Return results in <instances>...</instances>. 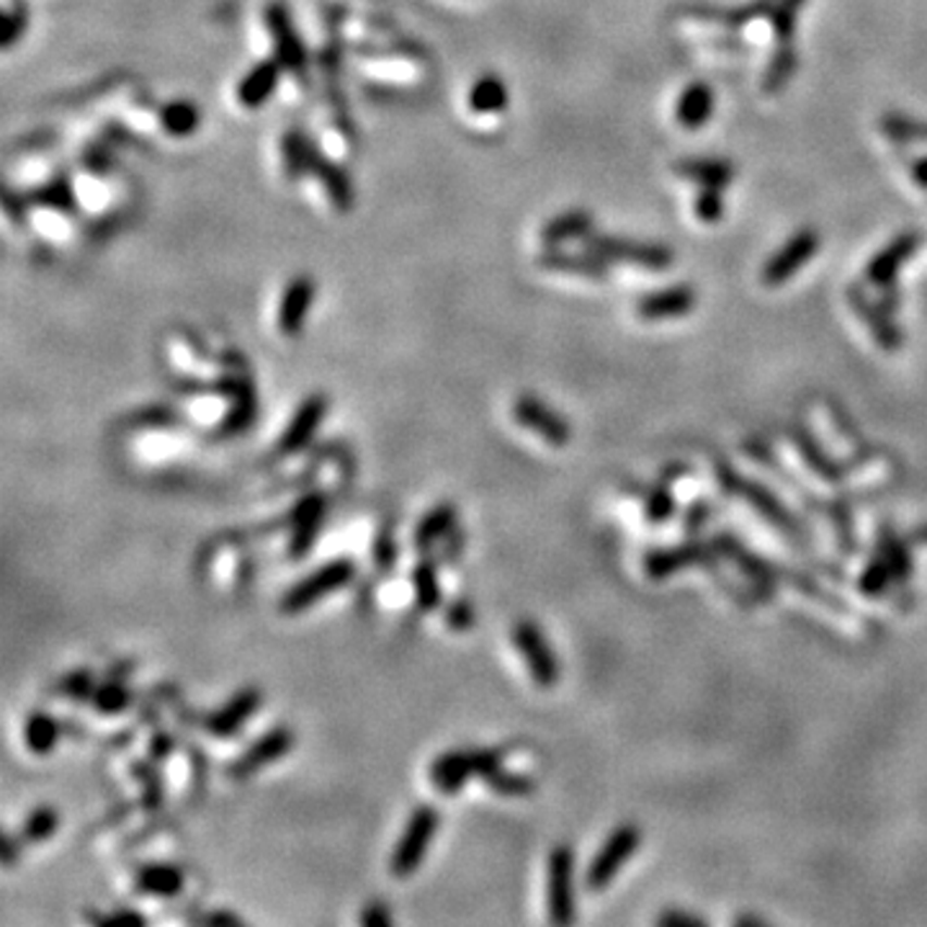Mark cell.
<instances>
[{
  "label": "cell",
  "mask_w": 927,
  "mask_h": 927,
  "mask_svg": "<svg viewBox=\"0 0 927 927\" xmlns=\"http://www.w3.org/2000/svg\"><path fill=\"white\" fill-rule=\"evenodd\" d=\"M508 107V90L498 75H485L483 80L474 83L469 93V109L479 116L500 114Z\"/></svg>",
  "instance_id": "obj_31"
},
{
  "label": "cell",
  "mask_w": 927,
  "mask_h": 927,
  "mask_svg": "<svg viewBox=\"0 0 927 927\" xmlns=\"http://www.w3.org/2000/svg\"><path fill=\"white\" fill-rule=\"evenodd\" d=\"M24 21H26V16H24V11L21 13H16V11H5V26H3V45L5 47H11L13 41H16V37L21 32H24Z\"/></svg>",
  "instance_id": "obj_51"
},
{
  "label": "cell",
  "mask_w": 927,
  "mask_h": 927,
  "mask_svg": "<svg viewBox=\"0 0 927 927\" xmlns=\"http://www.w3.org/2000/svg\"><path fill=\"white\" fill-rule=\"evenodd\" d=\"M693 209H696V217L709 222V225L719 222L724 217L722 188H701L699 197L693 201Z\"/></svg>",
  "instance_id": "obj_45"
},
{
  "label": "cell",
  "mask_w": 927,
  "mask_h": 927,
  "mask_svg": "<svg viewBox=\"0 0 927 927\" xmlns=\"http://www.w3.org/2000/svg\"><path fill=\"white\" fill-rule=\"evenodd\" d=\"M266 18H268V29H271V34H274V41H276L278 62H281V65L289 67V70H302L304 67V47L299 45V37L295 34V29H291L287 9H284V5H278V3L271 5Z\"/></svg>",
  "instance_id": "obj_20"
},
{
  "label": "cell",
  "mask_w": 927,
  "mask_h": 927,
  "mask_svg": "<svg viewBox=\"0 0 927 927\" xmlns=\"http://www.w3.org/2000/svg\"><path fill=\"white\" fill-rule=\"evenodd\" d=\"M693 306H696L693 287L680 284V287H667L662 291H652V295L641 297L637 304V315L641 320H650V323H657V320L691 315Z\"/></svg>",
  "instance_id": "obj_16"
},
{
  "label": "cell",
  "mask_w": 927,
  "mask_h": 927,
  "mask_svg": "<svg viewBox=\"0 0 927 927\" xmlns=\"http://www.w3.org/2000/svg\"><path fill=\"white\" fill-rule=\"evenodd\" d=\"M539 263H541V268L560 271V274H573V276H585V278H605L609 276V271H605L609 263L601 261L598 255H592L590 250L585 255H577V253H562V250L549 248V253H543L539 258Z\"/></svg>",
  "instance_id": "obj_25"
},
{
  "label": "cell",
  "mask_w": 927,
  "mask_h": 927,
  "mask_svg": "<svg viewBox=\"0 0 927 927\" xmlns=\"http://www.w3.org/2000/svg\"><path fill=\"white\" fill-rule=\"evenodd\" d=\"M806 0H778L771 9V24L773 34H776L778 45H789L793 32H797V13Z\"/></svg>",
  "instance_id": "obj_39"
},
{
  "label": "cell",
  "mask_w": 927,
  "mask_h": 927,
  "mask_svg": "<svg viewBox=\"0 0 927 927\" xmlns=\"http://www.w3.org/2000/svg\"><path fill=\"white\" fill-rule=\"evenodd\" d=\"M135 889L139 894L176 897L184 889V874H180V868L171 866V863H152V866L137 870Z\"/></svg>",
  "instance_id": "obj_27"
},
{
  "label": "cell",
  "mask_w": 927,
  "mask_h": 927,
  "mask_svg": "<svg viewBox=\"0 0 927 927\" xmlns=\"http://www.w3.org/2000/svg\"><path fill=\"white\" fill-rule=\"evenodd\" d=\"M413 588H415V603L423 613L436 611L438 605H441V582H438L436 562L421 560L415 564Z\"/></svg>",
  "instance_id": "obj_32"
},
{
  "label": "cell",
  "mask_w": 927,
  "mask_h": 927,
  "mask_svg": "<svg viewBox=\"0 0 927 927\" xmlns=\"http://www.w3.org/2000/svg\"><path fill=\"white\" fill-rule=\"evenodd\" d=\"M291 748H295V731L287 727H274L268 729L266 735L258 737L248 750H242L240 755L229 763L227 773L233 778H248L261 768H266L274 760L287 755Z\"/></svg>",
  "instance_id": "obj_9"
},
{
  "label": "cell",
  "mask_w": 927,
  "mask_h": 927,
  "mask_svg": "<svg viewBox=\"0 0 927 927\" xmlns=\"http://www.w3.org/2000/svg\"><path fill=\"white\" fill-rule=\"evenodd\" d=\"M99 923L101 925H145L148 919L139 915V912H116V915L101 917Z\"/></svg>",
  "instance_id": "obj_56"
},
{
  "label": "cell",
  "mask_w": 927,
  "mask_h": 927,
  "mask_svg": "<svg viewBox=\"0 0 927 927\" xmlns=\"http://www.w3.org/2000/svg\"><path fill=\"white\" fill-rule=\"evenodd\" d=\"M878 543L884 547V552L889 556L891 573H894V582L907 585L912 577V556H910V543L902 541L891 526H881V539Z\"/></svg>",
  "instance_id": "obj_35"
},
{
  "label": "cell",
  "mask_w": 927,
  "mask_h": 927,
  "mask_svg": "<svg viewBox=\"0 0 927 927\" xmlns=\"http://www.w3.org/2000/svg\"><path fill=\"white\" fill-rule=\"evenodd\" d=\"M374 552H376V562H379L381 569L394 567V562H397V547H394V541L389 539L387 534L379 536V541H376Z\"/></svg>",
  "instance_id": "obj_52"
},
{
  "label": "cell",
  "mask_w": 927,
  "mask_h": 927,
  "mask_svg": "<svg viewBox=\"0 0 927 927\" xmlns=\"http://www.w3.org/2000/svg\"><path fill=\"white\" fill-rule=\"evenodd\" d=\"M60 827V814L52 806H39L34 810L24 822V829L18 832V838L24 842H45L50 840Z\"/></svg>",
  "instance_id": "obj_37"
},
{
  "label": "cell",
  "mask_w": 927,
  "mask_h": 927,
  "mask_svg": "<svg viewBox=\"0 0 927 927\" xmlns=\"http://www.w3.org/2000/svg\"><path fill=\"white\" fill-rule=\"evenodd\" d=\"M278 73H281V62H261V65L250 70L246 78L240 80V86H237V101L246 109L263 107V101L276 90Z\"/></svg>",
  "instance_id": "obj_24"
},
{
  "label": "cell",
  "mask_w": 927,
  "mask_h": 927,
  "mask_svg": "<svg viewBox=\"0 0 927 927\" xmlns=\"http://www.w3.org/2000/svg\"><path fill=\"white\" fill-rule=\"evenodd\" d=\"M714 114V90L706 83H693L680 93L675 118L682 129H701Z\"/></svg>",
  "instance_id": "obj_23"
},
{
  "label": "cell",
  "mask_w": 927,
  "mask_h": 927,
  "mask_svg": "<svg viewBox=\"0 0 927 927\" xmlns=\"http://www.w3.org/2000/svg\"><path fill=\"white\" fill-rule=\"evenodd\" d=\"M129 699H131V693L127 691V686H124V682L109 680V682H101V686L96 688V693H93V699H90V703H93V709L101 711V714H118V711H124L129 706Z\"/></svg>",
  "instance_id": "obj_41"
},
{
  "label": "cell",
  "mask_w": 927,
  "mask_h": 927,
  "mask_svg": "<svg viewBox=\"0 0 927 927\" xmlns=\"http://www.w3.org/2000/svg\"><path fill=\"white\" fill-rule=\"evenodd\" d=\"M714 560H716L714 543L688 541V543H680V547L662 549V552H652L650 556H647L644 569H647V575L652 577V580H665V577L680 573V569H686V567H693V564L711 567Z\"/></svg>",
  "instance_id": "obj_11"
},
{
  "label": "cell",
  "mask_w": 927,
  "mask_h": 927,
  "mask_svg": "<svg viewBox=\"0 0 927 927\" xmlns=\"http://www.w3.org/2000/svg\"><path fill=\"white\" fill-rule=\"evenodd\" d=\"M18 853H21V845L16 842V838H13V835H5V840H3V863L5 866H13Z\"/></svg>",
  "instance_id": "obj_57"
},
{
  "label": "cell",
  "mask_w": 927,
  "mask_h": 927,
  "mask_svg": "<svg viewBox=\"0 0 927 927\" xmlns=\"http://www.w3.org/2000/svg\"><path fill=\"white\" fill-rule=\"evenodd\" d=\"M513 644L523 654V662H526L536 686L554 688L556 680H560V660H556L552 647H549V639L543 637L541 626L523 618V622L513 626Z\"/></svg>",
  "instance_id": "obj_7"
},
{
  "label": "cell",
  "mask_w": 927,
  "mask_h": 927,
  "mask_svg": "<svg viewBox=\"0 0 927 927\" xmlns=\"http://www.w3.org/2000/svg\"><path fill=\"white\" fill-rule=\"evenodd\" d=\"M912 541H917V543H927V523H925V526L915 528V534H912Z\"/></svg>",
  "instance_id": "obj_61"
},
{
  "label": "cell",
  "mask_w": 927,
  "mask_h": 927,
  "mask_svg": "<svg viewBox=\"0 0 927 927\" xmlns=\"http://www.w3.org/2000/svg\"><path fill=\"white\" fill-rule=\"evenodd\" d=\"M832 513L835 531H838V547L842 554L855 552V531H853V518H850V508L845 503H832L829 505Z\"/></svg>",
  "instance_id": "obj_44"
},
{
  "label": "cell",
  "mask_w": 927,
  "mask_h": 927,
  "mask_svg": "<svg viewBox=\"0 0 927 927\" xmlns=\"http://www.w3.org/2000/svg\"><path fill=\"white\" fill-rule=\"evenodd\" d=\"M310 171L315 173V176L320 180H323L325 191L330 193L333 204H336L338 209H343V212H346L348 204H351V201H353V193H351V186H348V178L343 176V173H340L333 163H327V160L320 158L317 152H312Z\"/></svg>",
  "instance_id": "obj_33"
},
{
  "label": "cell",
  "mask_w": 927,
  "mask_h": 927,
  "mask_svg": "<svg viewBox=\"0 0 927 927\" xmlns=\"http://www.w3.org/2000/svg\"><path fill=\"white\" fill-rule=\"evenodd\" d=\"M884 135L894 139L899 145H912V142H927V124L910 118L904 114H889L881 122Z\"/></svg>",
  "instance_id": "obj_38"
},
{
  "label": "cell",
  "mask_w": 927,
  "mask_h": 927,
  "mask_svg": "<svg viewBox=\"0 0 927 927\" xmlns=\"http://www.w3.org/2000/svg\"><path fill=\"white\" fill-rule=\"evenodd\" d=\"M163 127L176 137H184V135H191V131H197V127H199L197 107H191V103H186V101H176V103H171V107H165L163 109Z\"/></svg>",
  "instance_id": "obj_40"
},
{
  "label": "cell",
  "mask_w": 927,
  "mask_h": 927,
  "mask_svg": "<svg viewBox=\"0 0 927 927\" xmlns=\"http://www.w3.org/2000/svg\"><path fill=\"white\" fill-rule=\"evenodd\" d=\"M454 528H456V505L441 503V505L430 508V511L425 513L415 526V536H413L415 549L425 552V549L434 547L436 541L446 539V536L454 531Z\"/></svg>",
  "instance_id": "obj_28"
},
{
  "label": "cell",
  "mask_w": 927,
  "mask_h": 927,
  "mask_svg": "<svg viewBox=\"0 0 927 927\" xmlns=\"http://www.w3.org/2000/svg\"><path fill=\"white\" fill-rule=\"evenodd\" d=\"M131 773H135V776L142 780L145 806H148V810H155V806L160 804V799H163V786H160L158 771L152 768L150 763H145V760H137V763L131 765Z\"/></svg>",
  "instance_id": "obj_43"
},
{
  "label": "cell",
  "mask_w": 927,
  "mask_h": 927,
  "mask_svg": "<svg viewBox=\"0 0 927 927\" xmlns=\"http://www.w3.org/2000/svg\"><path fill=\"white\" fill-rule=\"evenodd\" d=\"M353 575H355V564L351 560H346V556L327 562L323 567H317L315 573L302 577V580L291 585V588L284 592L281 611L284 613L306 611L310 605L323 601L325 596H330V592H336L343 588V585L351 582Z\"/></svg>",
  "instance_id": "obj_2"
},
{
  "label": "cell",
  "mask_w": 927,
  "mask_h": 927,
  "mask_svg": "<svg viewBox=\"0 0 927 927\" xmlns=\"http://www.w3.org/2000/svg\"><path fill=\"white\" fill-rule=\"evenodd\" d=\"M325 513H327V500L320 492L304 498L302 503L295 508V515H291V539H289V554L295 556V560H302L304 554L312 552V547L317 543L320 531H323Z\"/></svg>",
  "instance_id": "obj_12"
},
{
  "label": "cell",
  "mask_w": 927,
  "mask_h": 927,
  "mask_svg": "<svg viewBox=\"0 0 927 927\" xmlns=\"http://www.w3.org/2000/svg\"><path fill=\"white\" fill-rule=\"evenodd\" d=\"M639 845H641V829L637 825L626 822V825L613 829L609 840L603 842V848L596 853V859L590 861L588 876H585L588 889L603 891L609 887L611 878L624 868V863L637 853Z\"/></svg>",
  "instance_id": "obj_6"
},
{
  "label": "cell",
  "mask_w": 927,
  "mask_h": 927,
  "mask_svg": "<svg viewBox=\"0 0 927 927\" xmlns=\"http://www.w3.org/2000/svg\"><path fill=\"white\" fill-rule=\"evenodd\" d=\"M706 518H709V505L706 503H696L691 511H688V518H686V531L688 534H696L699 531V528L703 526V523H706Z\"/></svg>",
  "instance_id": "obj_54"
},
{
  "label": "cell",
  "mask_w": 927,
  "mask_h": 927,
  "mask_svg": "<svg viewBox=\"0 0 927 927\" xmlns=\"http://www.w3.org/2000/svg\"><path fill=\"white\" fill-rule=\"evenodd\" d=\"M716 477H719V483L727 487L729 492H737L740 498L748 500V503L755 508L757 513H763L765 521L773 523L778 531H786L791 536V539L806 543L804 528H801L797 515H793L789 508L780 503V500L768 490V487H763L760 483H752V479L740 477V474L731 469L729 464H716Z\"/></svg>",
  "instance_id": "obj_1"
},
{
  "label": "cell",
  "mask_w": 927,
  "mask_h": 927,
  "mask_svg": "<svg viewBox=\"0 0 927 927\" xmlns=\"http://www.w3.org/2000/svg\"><path fill=\"white\" fill-rule=\"evenodd\" d=\"M848 302L855 310V315L868 325L870 336H874V340L884 348V351H897V348L902 346V333H899L894 320H891V312L884 310L881 304L870 302L866 291L861 287H850Z\"/></svg>",
  "instance_id": "obj_15"
},
{
  "label": "cell",
  "mask_w": 927,
  "mask_h": 927,
  "mask_svg": "<svg viewBox=\"0 0 927 927\" xmlns=\"http://www.w3.org/2000/svg\"><path fill=\"white\" fill-rule=\"evenodd\" d=\"M891 580H894V573H891L889 556H887V552H884L881 543H878L876 554L870 556V562L866 564V569H863V575H861V580H859V588H861L863 596L878 598V596H884V592L889 590Z\"/></svg>",
  "instance_id": "obj_34"
},
{
  "label": "cell",
  "mask_w": 927,
  "mask_h": 927,
  "mask_svg": "<svg viewBox=\"0 0 927 927\" xmlns=\"http://www.w3.org/2000/svg\"><path fill=\"white\" fill-rule=\"evenodd\" d=\"M261 701L263 696L258 688H242V691H237L225 706L217 709L212 716H209L204 722L206 731L214 737H233L235 731L255 714L258 706H261Z\"/></svg>",
  "instance_id": "obj_17"
},
{
  "label": "cell",
  "mask_w": 927,
  "mask_h": 927,
  "mask_svg": "<svg viewBox=\"0 0 927 927\" xmlns=\"http://www.w3.org/2000/svg\"><path fill=\"white\" fill-rule=\"evenodd\" d=\"M513 417L518 421L523 428L534 430L536 436L543 438L552 446H567L573 438L567 421L562 415H556L547 402H541L534 394H521L513 405Z\"/></svg>",
  "instance_id": "obj_10"
},
{
  "label": "cell",
  "mask_w": 927,
  "mask_h": 927,
  "mask_svg": "<svg viewBox=\"0 0 927 927\" xmlns=\"http://www.w3.org/2000/svg\"><path fill=\"white\" fill-rule=\"evenodd\" d=\"M327 413V397L325 394H312L306 397L302 405L297 408L295 417H291L287 430H284L281 441H278V454H297L302 451L306 443L312 441L317 434L320 423Z\"/></svg>",
  "instance_id": "obj_13"
},
{
  "label": "cell",
  "mask_w": 927,
  "mask_h": 927,
  "mask_svg": "<svg viewBox=\"0 0 927 927\" xmlns=\"http://www.w3.org/2000/svg\"><path fill=\"white\" fill-rule=\"evenodd\" d=\"M675 173L693 180V184L701 188H722V191L735 180V165L722 158L680 160V163L675 165Z\"/></svg>",
  "instance_id": "obj_21"
},
{
  "label": "cell",
  "mask_w": 927,
  "mask_h": 927,
  "mask_svg": "<svg viewBox=\"0 0 927 927\" xmlns=\"http://www.w3.org/2000/svg\"><path fill=\"white\" fill-rule=\"evenodd\" d=\"M204 923H209V925H237L240 923V917L237 915H229V912H217V915H209V917H204Z\"/></svg>",
  "instance_id": "obj_59"
},
{
  "label": "cell",
  "mask_w": 927,
  "mask_h": 927,
  "mask_svg": "<svg viewBox=\"0 0 927 927\" xmlns=\"http://www.w3.org/2000/svg\"><path fill=\"white\" fill-rule=\"evenodd\" d=\"M912 178L923 188H927V158L915 160V165H912Z\"/></svg>",
  "instance_id": "obj_58"
},
{
  "label": "cell",
  "mask_w": 927,
  "mask_h": 927,
  "mask_svg": "<svg viewBox=\"0 0 927 927\" xmlns=\"http://www.w3.org/2000/svg\"><path fill=\"white\" fill-rule=\"evenodd\" d=\"M585 248L601 261L611 263H631V266L647 271H665L673 266L675 255L667 246H654V242H637L626 240V237H609V235H588L585 237Z\"/></svg>",
  "instance_id": "obj_3"
},
{
  "label": "cell",
  "mask_w": 927,
  "mask_h": 927,
  "mask_svg": "<svg viewBox=\"0 0 927 927\" xmlns=\"http://www.w3.org/2000/svg\"><path fill=\"white\" fill-rule=\"evenodd\" d=\"M60 691L73 701H90L96 693L93 686V673L90 671H75L70 673L65 680L60 682Z\"/></svg>",
  "instance_id": "obj_47"
},
{
  "label": "cell",
  "mask_w": 927,
  "mask_h": 927,
  "mask_svg": "<svg viewBox=\"0 0 927 927\" xmlns=\"http://www.w3.org/2000/svg\"><path fill=\"white\" fill-rule=\"evenodd\" d=\"M590 227H592L590 214L580 212V209H573V212H564V214H560V217H554L552 222H547V227L541 229V240L547 242L549 248H556L567 240L588 237Z\"/></svg>",
  "instance_id": "obj_29"
},
{
  "label": "cell",
  "mask_w": 927,
  "mask_h": 927,
  "mask_svg": "<svg viewBox=\"0 0 927 927\" xmlns=\"http://www.w3.org/2000/svg\"><path fill=\"white\" fill-rule=\"evenodd\" d=\"M446 626L454 631H466L474 626V609L466 601H454L446 609Z\"/></svg>",
  "instance_id": "obj_49"
},
{
  "label": "cell",
  "mask_w": 927,
  "mask_h": 927,
  "mask_svg": "<svg viewBox=\"0 0 927 927\" xmlns=\"http://www.w3.org/2000/svg\"><path fill=\"white\" fill-rule=\"evenodd\" d=\"M173 752V740L171 735H155L150 742V757L152 760H165Z\"/></svg>",
  "instance_id": "obj_55"
},
{
  "label": "cell",
  "mask_w": 927,
  "mask_h": 927,
  "mask_svg": "<svg viewBox=\"0 0 927 927\" xmlns=\"http://www.w3.org/2000/svg\"><path fill=\"white\" fill-rule=\"evenodd\" d=\"M469 776L474 773V752L472 750H449L443 755H438L430 765V780L434 786L446 797L459 793L466 786Z\"/></svg>",
  "instance_id": "obj_18"
},
{
  "label": "cell",
  "mask_w": 927,
  "mask_h": 927,
  "mask_svg": "<svg viewBox=\"0 0 927 927\" xmlns=\"http://www.w3.org/2000/svg\"><path fill=\"white\" fill-rule=\"evenodd\" d=\"M485 780L492 791L500 793V797H528V793H534V789H536V784L528 776H521V773H508L503 768L492 771L490 776H485Z\"/></svg>",
  "instance_id": "obj_42"
},
{
  "label": "cell",
  "mask_w": 927,
  "mask_h": 927,
  "mask_svg": "<svg viewBox=\"0 0 927 927\" xmlns=\"http://www.w3.org/2000/svg\"><path fill=\"white\" fill-rule=\"evenodd\" d=\"M917 248H919V235L917 233L897 235L894 240H891L889 246L884 248L878 255H874V261L868 263L866 278H868L870 287H876V289L894 287V278L899 274V268H902L904 261H910V258L915 255Z\"/></svg>",
  "instance_id": "obj_14"
},
{
  "label": "cell",
  "mask_w": 927,
  "mask_h": 927,
  "mask_svg": "<svg viewBox=\"0 0 927 927\" xmlns=\"http://www.w3.org/2000/svg\"><path fill=\"white\" fill-rule=\"evenodd\" d=\"M791 441L799 449L801 459H804V464L810 466V469L817 474L819 479H825V483H842V479L848 477L845 469L835 462L832 456H827V451L822 449L817 443V438H814L806 428H791Z\"/></svg>",
  "instance_id": "obj_22"
},
{
  "label": "cell",
  "mask_w": 927,
  "mask_h": 927,
  "mask_svg": "<svg viewBox=\"0 0 927 927\" xmlns=\"http://www.w3.org/2000/svg\"><path fill=\"white\" fill-rule=\"evenodd\" d=\"M575 853L567 842L549 853L547 868V907L554 925H569L575 919Z\"/></svg>",
  "instance_id": "obj_5"
},
{
  "label": "cell",
  "mask_w": 927,
  "mask_h": 927,
  "mask_svg": "<svg viewBox=\"0 0 927 927\" xmlns=\"http://www.w3.org/2000/svg\"><path fill=\"white\" fill-rule=\"evenodd\" d=\"M771 9H773L771 0H755V3L742 5V9H691L686 13L688 16H693L696 21H703V24L724 26V29H742V26H748L750 21H755L760 16H771Z\"/></svg>",
  "instance_id": "obj_26"
},
{
  "label": "cell",
  "mask_w": 927,
  "mask_h": 927,
  "mask_svg": "<svg viewBox=\"0 0 927 927\" xmlns=\"http://www.w3.org/2000/svg\"><path fill=\"white\" fill-rule=\"evenodd\" d=\"M817 250H819L817 229H810V227L799 229V233L793 235L768 263H765L763 281L768 284V287H780V284L789 281L799 268H804L806 263L817 255Z\"/></svg>",
  "instance_id": "obj_8"
},
{
  "label": "cell",
  "mask_w": 927,
  "mask_h": 927,
  "mask_svg": "<svg viewBox=\"0 0 927 927\" xmlns=\"http://www.w3.org/2000/svg\"><path fill=\"white\" fill-rule=\"evenodd\" d=\"M361 925H372V927H381L392 923V915H389L385 904H368V907L361 912Z\"/></svg>",
  "instance_id": "obj_53"
},
{
  "label": "cell",
  "mask_w": 927,
  "mask_h": 927,
  "mask_svg": "<svg viewBox=\"0 0 927 927\" xmlns=\"http://www.w3.org/2000/svg\"><path fill=\"white\" fill-rule=\"evenodd\" d=\"M657 925H662V927H706V919L696 917V915H691V912L667 910L657 917Z\"/></svg>",
  "instance_id": "obj_50"
},
{
  "label": "cell",
  "mask_w": 927,
  "mask_h": 927,
  "mask_svg": "<svg viewBox=\"0 0 927 927\" xmlns=\"http://www.w3.org/2000/svg\"><path fill=\"white\" fill-rule=\"evenodd\" d=\"M253 413H255L253 394H250V389H240V392H237L235 405H233V413H227L225 425H222V428L225 430L246 428V425L253 421Z\"/></svg>",
  "instance_id": "obj_48"
},
{
  "label": "cell",
  "mask_w": 927,
  "mask_h": 927,
  "mask_svg": "<svg viewBox=\"0 0 927 927\" xmlns=\"http://www.w3.org/2000/svg\"><path fill=\"white\" fill-rule=\"evenodd\" d=\"M438 832V812L434 806H417V810L410 814L405 832L400 835V840H397V848L392 853V861H389V870L397 878H405L413 876L417 868H421V863L425 859V853H428L430 840L436 838Z\"/></svg>",
  "instance_id": "obj_4"
},
{
  "label": "cell",
  "mask_w": 927,
  "mask_h": 927,
  "mask_svg": "<svg viewBox=\"0 0 927 927\" xmlns=\"http://www.w3.org/2000/svg\"><path fill=\"white\" fill-rule=\"evenodd\" d=\"M735 925H742V927H748V925L768 927V919H763V917H757V915H740V917H735Z\"/></svg>",
  "instance_id": "obj_60"
},
{
  "label": "cell",
  "mask_w": 927,
  "mask_h": 927,
  "mask_svg": "<svg viewBox=\"0 0 927 927\" xmlns=\"http://www.w3.org/2000/svg\"><path fill=\"white\" fill-rule=\"evenodd\" d=\"M797 67H799V54L793 52L789 45H780L778 52L773 54L771 65L765 67V75H763L765 93H778V90H784L786 83L791 80V75L797 73Z\"/></svg>",
  "instance_id": "obj_36"
},
{
  "label": "cell",
  "mask_w": 927,
  "mask_h": 927,
  "mask_svg": "<svg viewBox=\"0 0 927 927\" xmlns=\"http://www.w3.org/2000/svg\"><path fill=\"white\" fill-rule=\"evenodd\" d=\"M60 740V727L54 722V716L47 711H34V714L24 724V742L34 755H47L54 750V744Z\"/></svg>",
  "instance_id": "obj_30"
},
{
  "label": "cell",
  "mask_w": 927,
  "mask_h": 927,
  "mask_svg": "<svg viewBox=\"0 0 927 927\" xmlns=\"http://www.w3.org/2000/svg\"><path fill=\"white\" fill-rule=\"evenodd\" d=\"M312 299H315V284L310 278H295L284 291L281 304H278V330L284 336L295 338L302 330L306 312H310Z\"/></svg>",
  "instance_id": "obj_19"
},
{
  "label": "cell",
  "mask_w": 927,
  "mask_h": 927,
  "mask_svg": "<svg viewBox=\"0 0 927 927\" xmlns=\"http://www.w3.org/2000/svg\"><path fill=\"white\" fill-rule=\"evenodd\" d=\"M673 494L671 487L665 483H660L657 487H652L650 494H647V521L650 523H665L673 515Z\"/></svg>",
  "instance_id": "obj_46"
}]
</instances>
